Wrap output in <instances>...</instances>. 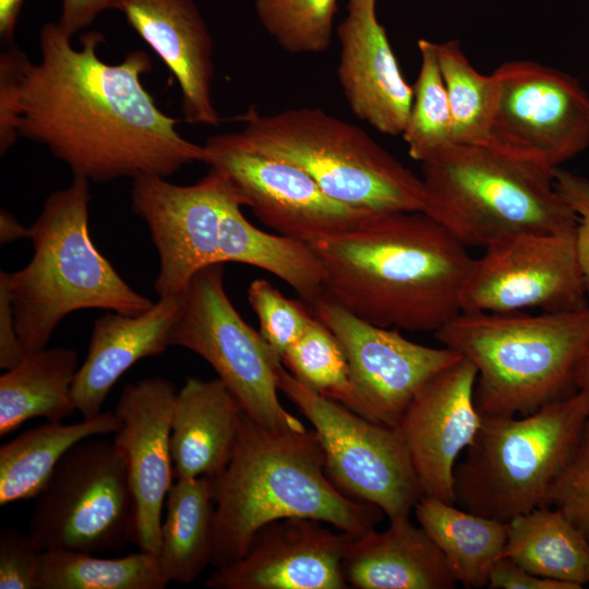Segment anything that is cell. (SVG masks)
Segmentation results:
<instances>
[{
    "label": "cell",
    "mask_w": 589,
    "mask_h": 589,
    "mask_svg": "<svg viewBox=\"0 0 589 589\" xmlns=\"http://www.w3.org/2000/svg\"><path fill=\"white\" fill-rule=\"evenodd\" d=\"M40 61L28 62L21 86L19 135L44 145L73 176L89 182L158 176L204 160V147L177 131L142 83L149 56L132 50L103 61L105 37L89 31L71 44L58 23L39 31Z\"/></svg>",
    "instance_id": "1"
},
{
    "label": "cell",
    "mask_w": 589,
    "mask_h": 589,
    "mask_svg": "<svg viewBox=\"0 0 589 589\" xmlns=\"http://www.w3.org/2000/svg\"><path fill=\"white\" fill-rule=\"evenodd\" d=\"M308 244L322 264V294L365 322L435 333L460 312L472 259L423 212L376 213Z\"/></svg>",
    "instance_id": "2"
},
{
    "label": "cell",
    "mask_w": 589,
    "mask_h": 589,
    "mask_svg": "<svg viewBox=\"0 0 589 589\" xmlns=\"http://www.w3.org/2000/svg\"><path fill=\"white\" fill-rule=\"evenodd\" d=\"M209 479L215 569L239 561L256 532L277 519L312 518L359 536L384 516L377 506L347 497L330 482L313 430H268L245 412L228 465Z\"/></svg>",
    "instance_id": "3"
},
{
    "label": "cell",
    "mask_w": 589,
    "mask_h": 589,
    "mask_svg": "<svg viewBox=\"0 0 589 589\" xmlns=\"http://www.w3.org/2000/svg\"><path fill=\"white\" fill-rule=\"evenodd\" d=\"M422 212L466 248L518 233L576 230L545 161L492 140L452 144L421 163Z\"/></svg>",
    "instance_id": "4"
},
{
    "label": "cell",
    "mask_w": 589,
    "mask_h": 589,
    "mask_svg": "<svg viewBox=\"0 0 589 589\" xmlns=\"http://www.w3.org/2000/svg\"><path fill=\"white\" fill-rule=\"evenodd\" d=\"M89 181L80 176L53 191L29 227L34 254L15 272L0 271L26 353L47 347L68 314L100 309L137 315L154 304L135 291L94 244L88 229Z\"/></svg>",
    "instance_id": "5"
},
{
    "label": "cell",
    "mask_w": 589,
    "mask_h": 589,
    "mask_svg": "<svg viewBox=\"0 0 589 589\" xmlns=\"http://www.w3.org/2000/svg\"><path fill=\"white\" fill-rule=\"evenodd\" d=\"M434 335L476 368L482 417L524 416L575 390L589 303L540 314L459 312Z\"/></svg>",
    "instance_id": "6"
},
{
    "label": "cell",
    "mask_w": 589,
    "mask_h": 589,
    "mask_svg": "<svg viewBox=\"0 0 589 589\" xmlns=\"http://www.w3.org/2000/svg\"><path fill=\"white\" fill-rule=\"evenodd\" d=\"M588 418L589 400L579 390L528 414L482 417L455 468V504L503 522L545 506Z\"/></svg>",
    "instance_id": "7"
},
{
    "label": "cell",
    "mask_w": 589,
    "mask_h": 589,
    "mask_svg": "<svg viewBox=\"0 0 589 589\" xmlns=\"http://www.w3.org/2000/svg\"><path fill=\"white\" fill-rule=\"evenodd\" d=\"M242 118L256 149L301 168L335 201L372 213L422 212L421 178L361 128L310 107Z\"/></svg>",
    "instance_id": "8"
},
{
    "label": "cell",
    "mask_w": 589,
    "mask_h": 589,
    "mask_svg": "<svg viewBox=\"0 0 589 589\" xmlns=\"http://www.w3.org/2000/svg\"><path fill=\"white\" fill-rule=\"evenodd\" d=\"M36 498L28 534L44 551L95 554L136 544L127 462L113 441L76 443Z\"/></svg>",
    "instance_id": "9"
},
{
    "label": "cell",
    "mask_w": 589,
    "mask_h": 589,
    "mask_svg": "<svg viewBox=\"0 0 589 589\" xmlns=\"http://www.w3.org/2000/svg\"><path fill=\"white\" fill-rule=\"evenodd\" d=\"M169 345L187 348L207 361L243 411L260 425L273 431L306 430L281 405V359L229 300L221 263L193 276Z\"/></svg>",
    "instance_id": "10"
},
{
    "label": "cell",
    "mask_w": 589,
    "mask_h": 589,
    "mask_svg": "<svg viewBox=\"0 0 589 589\" xmlns=\"http://www.w3.org/2000/svg\"><path fill=\"white\" fill-rule=\"evenodd\" d=\"M278 389L310 421L325 456V472L347 497L377 506L388 518H409L423 496L397 430L322 396L284 368Z\"/></svg>",
    "instance_id": "11"
},
{
    "label": "cell",
    "mask_w": 589,
    "mask_h": 589,
    "mask_svg": "<svg viewBox=\"0 0 589 589\" xmlns=\"http://www.w3.org/2000/svg\"><path fill=\"white\" fill-rule=\"evenodd\" d=\"M203 147V163L277 235L310 243L376 214L335 201L304 170L260 152L241 131L212 135Z\"/></svg>",
    "instance_id": "12"
},
{
    "label": "cell",
    "mask_w": 589,
    "mask_h": 589,
    "mask_svg": "<svg viewBox=\"0 0 589 589\" xmlns=\"http://www.w3.org/2000/svg\"><path fill=\"white\" fill-rule=\"evenodd\" d=\"M575 232L518 233L490 243L472 259L460 312H557L588 304Z\"/></svg>",
    "instance_id": "13"
},
{
    "label": "cell",
    "mask_w": 589,
    "mask_h": 589,
    "mask_svg": "<svg viewBox=\"0 0 589 589\" xmlns=\"http://www.w3.org/2000/svg\"><path fill=\"white\" fill-rule=\"evenodd\" d=\"M490 140L552 168L589 146V95L579 81L529 60L501 64Z\"/></svg>",
    "instance_id": "14"
},
{
    "label": "cell",
    "mask_w": 589,
    "mask_h": 589,
    "mask_svg": "<svg viewBox=\"0 0 589 589\" xmlns=\"http://www.w3.org/2000/svg\"><path fill=\"white\" fill-rule=\"evenodd\" d=\"M230 189L214 169L178 185L158 176L133 179L131 207L147 225L159 257V298L184 292L202 268L221 263L224 209Z\"/></svg>",
    "instance_id": "15"
},
{
    "label": "cell",
    "mask_w": 589,
    "mask_h": 589,
    "mask_svg": "<svg viewBox=\"0 0 589 589\" xmlns=\"http://www.w3.org/2000/svg\"><path fill=\"white\" fill-rule=\"evenodd\" d=\"M339 342L369 419L396 428L418 389L461 356L407 339L398 328L373 325L321 294L308 304Z\"/></svg>",
    "instance_id": "16"
},
{
    "label": "cell",
    "mask_w": 589,
    "mask_h": 589,
    "mask_svg": "<svg viewBox=\"0 0 589 589\" xmlns=\"http://www.w3.org/2000/svg\"><path fill=\"white\" fill-rule=\"evenodd\" d=\"M476 381V368L461 357L418 389L395 428L425 496L455 504L456 461L482 422L474 401Z\"/></svg>",
    "instance_id": "17"
},
{
    "label": "cell",
    "mask_w": 589,
    "mask_h": 589,
    "mask_svg": "<svg viewBox=\"0 0 589 589\" xmlns=\"http://www.w3.org/2000/svg\"><path fill=\"white\" fill-rule=\"evenodd\" d=\"M177 389L161 376L127 384L113 412V442L122 450L134 500L136 545L157 556L163 508L175 474L171 420Z\"/></svg>",
    "instance_id": "18"
},
{
    "label": "cell",
    "mask_w": 589,
    "mask_h": 589,
    "mask_svg": "<svg viewBox=\"0 0 589 589\" xmlns=\"http://www.w3.org/2000/svg\"><path fill=\"white\" fill-rule=\"evenodd\" d=\"M351 534L304 517L274 520L261 528L245 554L216 568L212 589H346L342 557Z\"/></svg>",
    "instance_id": "19"
},
{
    "label": "cell",
    "mask_w": 589,
    "mask_h": 589,
    "mask_svg": "<svg viewBox=\"0 0 589 589\" xmlns=\"http://www.w3.org/2000/svg\"><path fill=\"white\" fill-rule=\"evenodd\" d=\"M339 24L337 76L351 112L376 131L401 135L411 110L413 88L404 79L376 0H348Z\"/></svg>",
    "instance_id": "20"
},
{
    "label": "cell",
    "mask_w": 589,
    "mask_h": 589,
    "mask_svg": "<svg viewBox=\"0 0 589 589\" xmlns=\"http://www.w3.org/2000/svg\"><path fill=\"white\" fill-rule=\"evenodd\" d=\"M116 10L158 55L181 92L185 121L216 125L212 98L213 40L193 0H118Z\"/></svg>",
    "instance_id": "21"
},
{
    "label": "cell",
    "mask_w": 589,
    "mask_h": 589,
    "mask_svg": "<svg viewBox=\"0 0 589 589\" xmlns=\"http://www.w3.org/2000/svg\"><path fill=\"white\" fill-rule=\"evenodd\" d=\"M185 291L159 298L151 309L137 315L108 311L94 322L86 358L72 386L74 405L83 419L103 412L111 388L132 365L170 347V333L181 312Z\"/></svg>",
    "instance_id": "22"
},
{
    "label": "cell",
    "mask_w": 589,
    "mask_h": 589,
    "mask_svg": "<svg viewBox=\"0 0 589 589\" xmlns=\"http://www.w3.org/2000/svg\"><path fill=\"white\" fill-rule=\"evenodd\" d=\"M342 574L356 589H453L457 579L429 533L409 518L351 536Z\"/></svg>",
    "instance_id": "23"
},
{
    "label": "cell",
    "mask_w": 589,
    "mask_h": 589,
    "mask_svg": "<svg viewBox=\"0 0 589 589\" xmlns=\"http://www.w3.org/2000/svg\"><path fill=\"white\" fill-rule=\"evenodd\" d=\"M243 409L220 378L188 377L177 390L171 420L175 477L219 474L228 465Z\"/></svg>",
    "instance_id": "24"
},
{
    "label": "cell",
    "mask_w": 589,
    "mask_h": 589,
    "mask_svg": "<svg viewBox=\"0 0 589 589\" xmlns=\"http://www.w3.org/2000/svg\"><path fill=\"white\" fill-rule=\"evenodd\" d=\"M77 353L67 347L26 353L0 376V436L34 418L61 422L76 411L72 386Z\"/></svg>",
    "instance_id": "25"
},
{
    "label": "cell",
    "mask_w": 589,
    "mask_h": 589,
    "mask_svg": "<svg viewBox=\"0 0 589 589\" xmlns=\"http://www.w3.org/2000/svg\"><path fill=\"white\" fill-rule=\"evenodd\" d=\"M120 420L113 411L64 424L50 422L25 430L0 447V505L37 497L58 462L76 443L116 433Z\"/></svg>",
    "instance_id": "26"
},
{
    "label": "cell",
    "mask_w": 589,
    "mask_h": 589,
    "mask_svg": "<svg viewBox=\"0 0 589 589\" xmlns=\"http://www.w3.org/2000/svg\"><path fill=\"white\" fill-rule=\"evenodd\" d=\"M413 512L446 557L457 582L467 588L486 587L493 566L503 557L508 522L425 495Z\"/></svg>",
    "instance_id": "27"
},
{
    "label": "cell",
    "mask_w": 589,
    "mask_h": 589,
    "mask_svg": "<svg viewBox=\"0 0 589 589\" xmlns=\"http://www.w3.org/2000/svg\"><path fill=\"white\" fill-rule=\"evenodd\" d=\"M165 507L157 558L170 582L188 585L212 564L215 504L211 479H177Z\"/></svg>",
    "instance_id": "28"
},
{
    "label": "cell",
    "mask_w": 589,
    "mask_h": 589,
    "mask_svg": "<svg viewBox=\"0 0 589 589\" xmlns=\"http://www.w3.org/2000/svg\"><path fill=\"white\" fill-rule=\"evenodd\" d=\"M503 557L578 589L589 584V541L556 507H537L508 521Z\"/></svg>",
    "instance_id": "29"
},
{
    "label": "cell",
    "mask_w": 589,
    "mask_h": 589,
    "mask_svg": "<svg viewBox=\"0 0 589 589\" xmlns=\"http://www.w3.org/2000/svg\"><path fill=\"white\" fill-rule=\"evenodd\" d=\"M165 576L156 555L139 550L105 558L75 551H44L40 589H164Z\"/></svg>",
    "instance_id": "30"
},
{
    "label": "cell",
    "mask_w": 589,
    "mask_h": 589,
    "mask_svg": "<svg viewBox=\"0 0 589 589\" xmlns=\"http://www.w3.org/2000/svg\"><path fill=\"white\" fill-rule=\"evenodd\" d=\"M437 58L450 108L453 144L489 141L498 97L495 75L478 72L459 40L437 44Z\"/></svg>",
    "instance_id": "31"
},
{
    "label": "cell",
    "mask_w": 589,
    "mask_h": 589,
    "mask_svg": "<svg viewBox=\"0 0 589 589\" xmlns=\"http://www.w3.org/2000/svg\"><path fill=\"white\" fill-rule=\"evenodd\" d=\"M281 362L308 388L369 419L339 342L314 316L302 336L281 356Z\"/></svg>",
    "instance_id": "32"
},
{
    "label": "cell",
    "mask_w": 589,
    "mask_h": 589,
    "mask_svg": "<svg viewBox=\"0 0 589 589\" xmlns=\"http://www.w3.org/2000/svg\"><path fill=\"white\" fill-rule=\"evenodd\" d=\"M421 64L402 132L409 156L422 163L453 144V121L437 58V43L419 39Z\"/></svg>",
    "instance_id": "33"
},
{
    "label": "cell",
    "mask_w": 589,
    "mask_h": 589,
    "mask_svg": "<svg viewBox=\"0 0 589 589\" xmlns=\"http://www.w3.org/2000/svg\"><path fill=\"white\" fill-rule=\"evenodd\" d=\"M337 9V0H255L265 31L291 53L329 49Z\"/></svg>",
    "instance_id": "34"
},
{
    "label": "cell",
    "mask_w": 589,
    "mask_h": 589,
    "mask_svg": "<svg viewBox=\"0 0 589 589\" xmlns=\"http://www.w3.org/2000/svg\"><path fill=\"white\" fill-rule=\"evenodd\" d=\"M248 300L260 322V334L281 356L305 332L313 320L306 304L286 298L266 279H255Z\"/></svg>",
    "instance_id": "35"
},
{
    "label": "cell",
    "mask_w": 589,
    "mask_h": 589,
    "mask_svg": "<svg viewBox=\"0 0 589 589\" xmlns=\"http://www.w3.org/2000/svg\"><path fill=\"white\" fill-rule=\"evenodd\" d=\"M545 506L561 509L589 541V418L548 493Z\"/></svg>",
    "instance_id": "36"
},
{
    "label": "cell",
    "mask_w": 589,
    "mask_h": 589,
    "mask_svg": "<svg viewBox=\"0 0 589 589\" xmlns=\"http://www.w3.org/2000/svg\"><path fill=\"white\" fill-rule=\"evenodd\" d=\"M44 550L27 533L0 532V589H40Z\"/></svg>",
    "instance_id": "37"
},
{
    "label": "cell",
    "mask_w": 589,
    "mask_h": 589,
    "mask_svg": "<svg viewBox=\"0 0 589 589\" xmlns=\"http://www.w3.org/2000/svg\"><path fill=\"white\" fill-rule=\"evenodd\" d=\"M27 56L15 44L0 55V154L4 155L19 135L20 97Z\"/></svg>",
    "instance_id": "38"
},
{
    "label": "cell",
    "mask_w": 589,
    "mask_h": 589,
    "mask_svg": "<svg viewBox=\"0 0 589 589\" xmlns=\"http://www.w3.org/2000/svg\"><path fill=\"white\" fill-rule=\"evenodd\" d=\"M555 188L577 216L576 247L589 297V180L560 167L554 170Z\"/></svg>",
    "instance_id": "39"
},
{
    "label": "cell",
    "mask_w": 589,
    "mask_h": 589,
    "mask_svg": "<svg viewBox=\"0 0 589 589\" xmlns=\"http://www.w3.org/2000/svg\"><path fill=\"white\" fill-rule=\"evenodd\" d=\"M491 589H578L575 585L536 575L507 557L493 566L488 581Z\"/></svg>",
    "instance_id": "40"
},
{
    "label": "cell",
    "mask_w": 589,
    "mask_h": 589,
    "mask_svg": "<svg viewBox=\"0 0 589 589\" xmlns=\"http://www.w3.org/2000/svg\"><path fill=\"white\" fill-rule=\"evenodd\" d=\"M26 356L20 340L10 292L5 279L0 276V368L9 370L17 365Z\"/></svg>",
    "instance_id": "41"
},
{
    "label": "cell",
    "mask_w": 589,
    "mask_h": 589,
    "mask_svg": "<svg viewBox=\"0 0 589 589\" xmlns=\"http://www.w3.org/2000/svg\"><path fill=\"white\" fill-rule=\"evenodd\" d=\"M118 0H62L57 22L70 37L88 27L106 10L116 9Z\"/></svg>",
    "instance_id": "42"
},
{
    "label": "cell",
    "mask_w": 589,
    "mask_h": 589,
    "mask_svg": "<svg viewBox=\"0 0 589 589\" xmlns=\"http://www.w3.org/2000/svg\"><path fill=\"white\" fill-rule=\"evenodd\" d=\"M25 0H0V39L4 45L14 44V33Z\"/></svg>",
    "instance_id": "43"
},
{
    "label": "cell",
    "mask_w": 589,
    "mask_h": 589,
    "mask_svg": "<svg viewBox=\"0 0 589 589\" xmlns=\"http://www.w3.org/2000/svg\"><path fill=\"white\" fill-rule=\"evenodd\" d=\"M29 227L26 228L7 209L0 211V243L7 244L17 239L29 238Z\"/></svg>",
    "instance_id": "44"
},
{
    "label": "cell",
    "mask_w": 589,
    "mask_h": 589,
    "mask_svg": "<svg viewBox=\"0 0 589 589\" xmlns=\"http://www.w3.org/2000/svg\"><path fill=\"white\" fill-rule=\"evenodd\" d=\"M574 388L584 393L589 400V344L576 369Z\"/></svg>",
    "instance_id": "45"
}]
</instances>
